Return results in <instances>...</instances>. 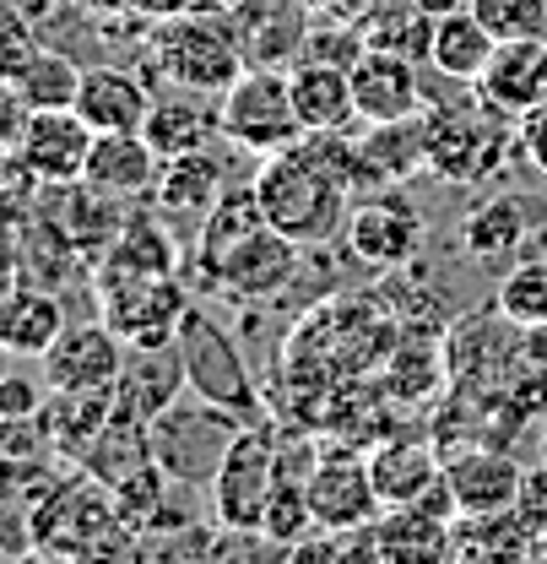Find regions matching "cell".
<instances>
[{"instance_id": "6da1fadb", "label": "cell", "mask_w": 547, "mask_h": 564, "mask_svg": "<svg viewBox=\"0 0 547 564\" xmlns=\"http://www.w3.org/2000/svg\"><path fill=\"white\" fill-rule=\"evenodd\" d=\"M255 202L266 223L298 245H326L347 228L352 185H358V147L352 131H304L293 147L261 158Z\"/></svg>"}, {"instance_id": "7a4b0ae2", "label": "cell", "mask_w": 547, "mask_h": 564, "mask_svg": "<svg viewBox=\"0 0 547 564\" xmlns=\"http://www.w3.org/2000/svg\"><path fill=\"white\" fill-rule=\"evenodd\" d=\"M146 55H152V70H157V76H168V87L217 93V98L233 87L239 70L250 66V61H244V33H239L233 22H222L217 11H206V6L157 17Z\"/></svg>"}, {"instance_id": "3957f363", "label": "cell", "mask_w": 547, "mask_h": 564, "mask_svg": "<svg viewBox=\"0 0 547 564\" xmlns=\"http://www.w3.org/2000/svg\"><path fill=\"white\" fill-rule=\"evenodd\" d=\"M211 510L217 527L228 532H261V516L272 505L276 484H282V445L266 423H239V434L228 440V451L211 467Z\"/></svg>"}, {"instance_id": "277c9868", "label": "cell", "mask_w": 547, "mask_h": 564, "mask_svg": "<svg viewBox=\"0 0 547 564\" xmlns=\"http://www.w3.org/2000/svg\"><path fill=\"white\" fill-rule=\"evenodd\" d=\"M428 126V174L450 185H478L504 169L515 147V120L493 115L488 104H461V109H423Z\"/></svg>"}, {"instance_id": "5b68a950", "label": "cell", "mask_w": 547, "mask_h": 564, "mask_svg": "<svg viewBox=\"0 0 547 564\" xmlns=\"http://www.w3.org/2000/svg\"><path fill=\"white\" fill-rule=\"evenodd\" d=\"M125 516L114 505L109 484H98L92 473L87 478H70L50 494L28 532H33V549L44 554H109V549H131V538H120Z\"/></svg>"}, {"instance_id": "8992f818", "label": "cell", "mask_w": 547, "mask_h": 564, "mask_svg": "<svg viewBox=\"0 0 547 564\" xmlns=\"http://www.w3.org/2000/svg\"><path fill=\"white\" fill-rule=\"evenodd\" d=\"M217 115H222V137L233 147H244V152H255V158H272V152H282V147H293L304 137L287 70L244 66L233 76V87L222 93Z\"/></svg>"}, {"instance_id": "52a82bcc", "label": "cell", "mask_w": 547, "mask_h": 564, "mask_svg": "<svg viewBox=\"0 0 547 564\" xmlns=\"http://www.w3.org/2000/svg\"><path fill=\"white\" fill-rule=\"evenodd\" d=\"M174 343H179V358H185V380H190V391L201 402H217L222 413H233L244 423L261 419V391H255V380L244 369V352L233 348V337L206 310H196V304L185 310Z\"/></svg>"}, {"instance_id": "ba28073f", "label": "cell", "mask_w": 547, "mask_h": 564, "mask_svg": "<svg viewBox=\"0 0 547 564\" xmlns=\"http://www.w3.org/2000/svg\"><path fill=\"white\" fill-rule=\"evenodd\" d=\"M98 299H103V321L125 337V348H163L179 337L185 321V293L174 272L168 278H98Z\"/></svg>"}, {"instance_id": "9c48e42d", "label": "cell", "mask_w": 547, "mask_h": 564, "mask_svg": "<svg viewBox=\"0 0 547 564\" xmlns=\"http://www.w3.org/2000/svg\"><path fill=\"white\" fill-rule=\"evenodd\" d=\"M342 239H347V250L363 267H374V272L407 267L412 256H417V245H423V212L412 207L396 185H385V191L352 202Z\"/></svg>"}, {"instance_id": "30bf717a", "label": "cell", "mask_w": 547, "mask_h": 564, "mask_svg": "<svg viewBox=\"0 0 547 564\" xmlns=\"http://www.w3.org/2000/svg\"><path fill=\"white\" fill-rule=\"evenodd\" d=\"M39 364H44L50 391H114V380L125 369V337L109 321L66 326Z\"/></svg>"}, {"instance_id": "8fae6325", "label": "cell", "mask_w": 547, "mask_h": 564, "mask_svg": "<svg viewBox=\"0 0 547 564\" xmlns=\"http://www.w3.org/2000/svg\"><path fill=\"white\" fill-rule=\"evenodd\" d=\"M309 510H315V527L326 532H369L374 516H385L374 478H369V456H320L309 462Z\"/></svg>"}, {"instance_id": "7c38bea8", "label": "cell", "mask_w": 547, "mask_h": 564, "mask_svg": "<svg viewBox=\"0 0 547 564\" xmlns=\"http://www.w3.org/2000/svg\"><path fill=\"white\" fill-rule=\"evenodd\" d=\"M92 137L98 131L76 109H28V126L17 137V163H22V174H33L44 185H81Z\"/></svg>"}, {"instance_id": "4fadbf2b", "label": "cell", "mask_w": 547, "mask_h": 564, "mask_svg": "<svg viewBox=\"0 0 547 564\" xmlns=\"http://www.w3.org/2000/svg\"><path fill=\"white\" fill-rule=\"evenodd\" d=\"M543 66H547V39H504L488 66L472 76V98L488 104L504 120H521L526 109L543 104Z\"/></svg>"}, {"instance_id": "5bb4252c", "label": "cell", "mask_w": 547, "mask_h": 564, "mask_svg": "<svg viewBox=\"0 0 547 564\" xmlns=\"http://www.w3.org/2000/svg\"><path fill=\"white\" fill-rule=\"evenodd\" d=\"M526 484V467L504 451H482L467 445L456 456H445V489L456 499V516H499V510H515Z\"/></svg>"}, {"instance_id": "9a60e30c", "label": "cell", "mask_w": 547, "mask_h": 564, "mask_svg": "<svg viewBox=\"0 0 547 564\" xmlns=\"http://www.w3.org/2000/svg\"><path fill=\"white\" fill-rule=\"evenodd\" d=\"M293 272H298V239H287L282 228L261 223L233 256H222V267L211 272V282L222 293H233V299L261 304V299H276L293 282Z\"/></svg>"}, {"instance_id": "2e32d148", "label": "cell", "mask_w": 547, "mask_h": 564, "mask_svg": "<svg viewBox=\"0 0 547 564\" xmlns=\"http://www.w3.org/2000/svg\"><path fill=\"white\" fill-rule=\"evenodd\" d=\"M352 104H358V120H363V126H385V120L423 115V87H417L412 61L396 55V50L369 44V50L352 61Z\"/></svg>"}, {"instance_id": "e0dca14e", "label": "cell", "mask_w": 547, "mask_h": 564, "mask_svg": "<svg viewBox=\"0 0 547 564\" xmlns=\"http://www.w3.org/2000/svg\"><path fill=\"white\" fill-rule=\"evenodd\" d=\"M179 386H190V380H185L179 343L125 348V369H120V380H114V419L157 423L179 402Z\"/></svg>"}, {"instance_id": "ac0fdd59", "label": "cell", "mask_w": 547, "mask_h": 564, "mask_svg": "<svg viewBox=\"0 0 547 564\" xmlns=\"http://www.w3.org/2000/svg\"><path fill=\"white\" fill-rule=\"evenodd\" d=\"M157 174H163V158L141 131H98L92 152H87V169H81L87 185H98V191H109L120 202L152 196Z\"/></svg>"}, {"instance_id": "d6986e66", "label": "cell", "mask_w": 547, "mask_h": 564, "mask_svg": "<svg viewBox=\"0 0 547 564\" xmlns=\"http://www.w3.org/2000/svg\"><path fill=\"white\" fill-rule=\"evenodd\" d=\"M70 109L92 131H141L146 115H152V87L125 66H87Z\"/></svg>"}, {"instance_id": "ffe728a7", "label": "cell", "mask_w": 547, "mask_h": 564, "mask_svg": "<svg viewBox=\"0 0 547 564\" xmlns=\"http://www.w3.org/2000/svg\"><path fill=\"white\" fill-rule=\"evenodd\" d=\"M352 147H358V180L374 185V191L402 185L412 174H428V126H423V115L369 126Z\"/></svg>"}, {"instance_id": "44dd1931", "label": "cell", "mask_w": 547, "mask_h": 564, "mask_svg": "<svg viewBox=\"0 0 547 564\" xmlns=\"http://www.w3.org/2000/svg\"><path fill=\"white\" fill-rule=\"evenodd\" d=\"M61 332H66V310L55 288L17 282L0 293V348L11 358H44Z\"/></svg>"}, {"instance_id": "7402d4cb", "label": "cell", "mask_w": 547, "mask_h": 564, "mask_svg": "<svg viewBox=\"0 0 547 564\" xmlns=\"http://www.w3.org/2000/svg\"><path fill=\"white\" fill-rule=\"evenodd\" d=\"M369 478L385 510H402V505H423L445 484V462L417 440H385L369 451Z\"/></svg>"}, {"instance_id": "603a6c76", "label": "cell", "mask_w": 547, "mask_h": 564, "mask_svg": "<svg viewBox=\"0 0 547 564\" xmlns=\"http://www.w3.org/2000/svg\"><path fill=\"white\" fill-rule=\"evenodd\" d=\"M293 76V104H298V120L304 131H347L358 120V104H352V70L331 66V61H309L298 55Z\"/></svg>"}, {"instance_id": "cb8c5ba5", "label": "cell", "mask_w": 547, "mask_h": 564, "mask_svg": "<svg viewBox=\"0 0 547 564\" xmlns=\"http://www.w3.org/2000/svg\"><path fill=\"white\" fill-rule=\"evenodd\" d=\"M109 419H114V391H50L44 408H39L44 440L76 462L92 451V440L103 434Z\"/></svg>"}, {"instance_id": "d4e9b609", "label": "cell", "mask_w": 547, "mask_h": 564, "mask_svg": "<svg viewBox=\"0 0 547 564\" xmlns=\"http://www.w3.org/2000/svg\"><path fill=\"white\" fill-rule=\"evenodd\" d=\"M228 185H222V163L211 158V152H185V158H168L163 163V174H157V207L168 212V217H196L201 223L206 212L217 207V196H222Z\"/></svg>"}, {"instance_id": "484cf974", "label": "cell", "mask_w": 547, "mask_h": 564, "mask_svg": "<svg viewBox=\"0 0 547 564\" xmlns=\"http://www.w3.org/2000/svg\"><path fill=\"white\" fill-rule=\"evenodd\" d=\"M261 223H266V212H261V202H255V185L222 191L217 207L201 217V239H196V261H201L206 278H211V272L222 267V256H233Z\"/></svg>"}, {"instance_id": "4316f807", "label": "cell", "mask_w": 547, "mask_h": 564, "mask_svg": "<svg viewBox=\"0 0 547 564\" xmlns=\"http://www.w3.org/2000/svg\"><path fill=\"white\" fill-rule=\"evenodd\" d=\"M222 131V115L206 109L196 98H152V115L141 126V137L157 147V158H185V152H201L206 141Z\"/></svg>"}, {"instance_id": "83f0119b", "label": "cell", "mask_w": 547, "mask_h": 564, "mask_svg": "<svg viewBox=\"0 0 547 564\" xmlns=\"http://www.w3.org/2000/svg\"><path fill=\"white\" fill-rule=\"evenodd\" d=\"M168 272H174V239L152 217H131L125 228H114L98 261V278H168Z\"/></svg>"}, {"instance_id": "f1b7e54d", "label": "cell", "mask_w": 547, "mask_h": 564, "mask_svg": "<svg viewBox=\"0 0 547 564\" xmlns=\"http://www.w3.org/2000/svg\"><path fill=\"white\" fill-rule=\"evenodd\" d=\"M493 50H499V39L482 28L472 6H461V11H450V17H439V22H434L428 66L445 70V76H456V82H472V76L488 66V55H493Z\"/></svg>"}, {"instance_id": "f546056e", "label": "cell", "mask_w": 547, "mask_h": 564, "mask_svg": "<svg viewBox=\"0 0 547 564\" xmlns=\"http://www.w3.org/2000/svg\"><path fill=\"white\" fill-rule=\"evenodd\" d=\"M526 245V202L521 196H488L461 223V250L472 261H515Z\"/></svg>"}, {"instance_id": "4dcf8cb0", "label": "cell", "mask_w": 547, "mask_h": 564, "mask_svg": "<svg viewBox=\"0 0 547 564\" xmlns=\"http://www.w3.org/2000/svg\"><path fill=\"white\" fill-rule=\"evenodd\" d=\"M146 462H157L152 456V423H136V419H109L103 423V434L92 440V451L81 456V467L98 478V484H125L131 473H141Z\"/></svg>"}, {"instance_id": "1f68e13d", "label": "cell", "mask_w": 547, "mask_h": 564, "mask_svg": "<svg viewBox=\"0 0 547 564\" xmlns=\"http://www.w3.org/2000/svg\"><path fill=\"white\" fill-rule=\"evenodd\" d=\"M11 87L22 93L28 109H70L76 87H81V66H70L61 50H33L22 70L11 76Z\"/></svg>"}, {"instance_id": "d6a6232c", "label": "cell", "mask_w": 547, "mask_h": 564, "mask_svg": "<svg viewBox=\"0 0 547 564\" xmlns=\"http://www.w3.org/2000/svg\"><path fill=\"white\" fill-rule=\"evenodd\" d=\"M499 315L521 332H547V267H515L499 282Z\"/></svg>"}, {"instance_id": "836d02e7", "label": "cell", "mask_w": 547, "mask_h": 564, "mask_svg": "<svg viewBox=\"0 0 547 564\" xmlns=\"http://www.w3.org/2000/svg\"><path fill=\"white\" fill-rule=\"evenodd\" d=\"M309 527H315V510H309L304 478H287V473H282V484H276V494H272V505H266V516H261V532L272 538L276 549H298Z\"/></svg>"}, {"instance_id": "e575fe53", "label": "cell", "mask_w": 547, "mask_h": 564, "mask_svg": "<svg viewBox=\"0 0 547 564\" xmlns=\"http://www.w3.org/2000/svg\"><path fill=\"white\" fill-rule=\"evenodd\" d=\"M478 22L504 44V39H547V0H467Z\"/></svg>"}, {"instance_id": "d590c367", "label": "cell", "mask_w": 547, "mask_h": 564, "mask_svg": "<svg viewBox=\"0 0 547 564\" xmlns=\"http://www.w3.org/2000/svg\"><path fill=\"white\" fill-rule=\"evenodd\" d=\"M369 44L396 50V55H407V61H428V44H434V17H428V11H417V6L407 0L396 17H380V22L369 28Z\"/></svg>"}, {"instance_id": "8d00e7d4", "label": "cell", "mask_w": 547, "mask_h": 564, "mask_svg": "<svg viewBox=\"0 0 547 564\" xmlns=\"http://www.w3.org/2000/svg\"><path fill=\"white\" fill-rule=\"evenodd\" d=\"M44 391L50 386H39V380H28V375H6L0 369V419H39V408H44Z\"/></svg>"}, {"instance_id": "74e56055", "label": "cell", "mask_w": 547, "mask_h": 564, "mask_svg": "<svg viewBox=\"0 0 547 564\" xmlns=\"http://www.w3.org/2000/svg\"><path fill=\"white\" fill-rule=\"evenodd\" d=\"M515 516L526 521V532L537 538L547 532V462L537 473H526V484H521V499H515Z\"/></svg>"}, {"instance_id": "f35d334b", "label": "cell", "mask_w": 547, "mask_h": 564, "mask_svg": "<svg viewBox=\"0 0 547 564\" xmlns=\"http://www.w3.org/2000/svg\"><path fill=\"white\" fill-rule=\"evenodd\" d=\"M515 147L532 158V169H537V174H547V104L526 109V115L515 120Z\"/></svg>"}, {"instance_id": "ab89813d", "label": "cell", "mask_w": 547, "mask_h": 564, "mask_svg": "<svg viewBox=\"0 0 547 564\" xmlns=\"http://www.w3.org/2000/svg\"><path fill=\"white\" fill-rule=\"evenodd\" d=\"M412 6H417V11H428V17L439 22V17H450V11H461L467 0H412Z\"/></svg>"}, {"instance_id": "60d3db41", "label": "cell", "mask_w": 547, "mask_h": 564, "mask_svg": "<svg viewBox=\"0 0 547 564\" xmlns=\"http://www.w3.org/2000/svg\"><path fill=\"white\" fill-rule=\"evenodd\" d=\"M543 462H547V445H543Z\"/></svg>"}]
</instances>
